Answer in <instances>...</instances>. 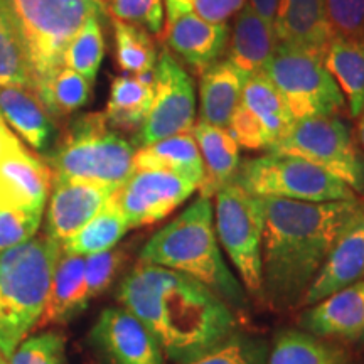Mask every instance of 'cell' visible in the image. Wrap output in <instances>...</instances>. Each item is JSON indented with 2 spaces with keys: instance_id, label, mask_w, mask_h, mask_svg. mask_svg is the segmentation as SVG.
Listing matches in <instances>:
<instances>
[{
  "instance_id": "obj_1",
  "label": "cell",
  "mask_w": 364,
  "mask_h": 364,
  "mask_svg": "<svg viewBox=\"0 0 364 364\" xmlns=\"http://www.w3.org/2000/svg\"><path fill=\"white\" fill-rule=\"evenodd\" d=\"M263 208L262 297L275 311L300 307L344 228L364 203L260 198Z\"/></svg>"
},
{
  "instance_id": "obj_2",
  "label": "cell",
  "mask_w": 364,
  "mask_h": 364,
  "mask_svg": "<svg viewBox=\"0 0 364 364\" xmlns=\"http://www.w3.org/2000/svg\"><path fill=\"white\" fill-rule=\"evenodd\" d=\"M117 300L177 364L216 348L236 329L233 309L206 285L150 263L140 262L122 280Z\"/></svg>"
},
{
  "instance_id": "obj_3",
  "label": "cell",
  "mask_w": 364,
  "mask_h": 364,
  "mask_svg": "<svg viewBox=\"0 0 364 364\" xmlns=\"http://www.w3.org/2000/svg\"><path fill=\"white\" fill-rule=\"evenodd\" d=\"M140 262L191 277L213 290L231 309L247 304L243 285L223 257L213 203L204 196L150 236L140 252Z\"/></svg>"
},
{
  "instance_id": "obj_4",
  "label": "cell",
  "mask_w": 364,
  "mask_h": 364,
  "mask_svg": "<svg viewBox=\"0 0 364 364\" xmlns=\"http://www.w3.org/2000/svg\"><path fill=\"white\" fill-rule=\"evenodd\" d=\"M61 253V245L48 235L0 253V353L6 359L44 312Z\"/></svg>"
},
{
  "instance_id": "obj_5",
  "label": "cell",
  "mask_w": 364,
  "mask_h": 364,
  "mask_svg": "<svg viewBox=\"0 0 364 364\" xmlns=\"http://www.w3.org/2000/svg\"><path fill=\"white\" fill-rule=\"evenodd\" d=\"M24 49L34 91L63 66L68 44L88 17L102 12L100 0H0Z\"/></svg>"
},
{
  "instance_id": "obj_6",
  "label": "cell",
  "mask_w": 364,
  "mask_h": 364,
  "mask_svg": "<svg viewBox=\"0 0 364 364\" xmlns=\"http://www.w3.org/2000/svg\"><path fill=\"white\" fill-rule=\"evenodd\" d=\"M108 127L103 113L78 118L49 162L54 179L120 188L134 172L135 149Z\"/></svg>"
},
{
  "instance_id": "obj_7",
  "label": "cell",
  "mask_w": 364,
  "mask_h": 364,
  "mask_svg": "<svg viewBox=\"0 0 364 364\" xmlns=\"http://www.w3.org/2000/svg\"><path fill=\"white\" fill-rule=\"evenodd\" d=\"M235 184L258 198L294 201H346L358 198L349 186L316 164L287 154L268 152L240 164Z\"/></svg>"
},
{
  "instance_id": "obj_8",
  "label": "cell",
  "mask_w": 364,
  "mask_h": 364,
  "mask_svg": "<svg viewBox=\"0 0 364 364\" xmlns=\"http://www.w3.org/2000/svg\"><path fill=\"white\" fill-rule=\"evenodd\" d=\"M263 73L279 90L294 120L336 117L346 100L321 58L297 48L277 44Z\"/></svg>"
},
{
  "instance_id": "obj_9",
  "label": "cell",
  "mask_w": 364,
  "mask_h": 364,
  "mask_svg": "<svg viewBox=\"0 0 364 364\" xmlns=\"http://www.w3.org/2000/svg\"><path fill=\"white\" fill-rule=\"evenodd\" d=\"M267 152L287 154L316 164L364 196V156L351 132L336 117L294 120L290 129Z\"/></svg>"
},
{
  "instance_id": "obj_10",
  "label": "cell",
  "mask_w": 364,
  "mask_h": 364,
  "mask_svg": "<svg viewBox=\"0 0 364 364\" xmlns=\"http://www.w3.org/2000/svg\"><path fill=\"white\" fill-rule=\"evenodd\" d=\"M215 230L220 247L238 272L241 284L253 295H262L263 208L258 196L230 182L215 194Z\"/></svg>"
},
{
  "instance_id": "obj_11",
  "label": "cell",
  "mask_w": 364,
  "mask_h": 364,
  "mask_svg": "<svg viewBox=\"0 0 364 364\" xmlns=\"http://www.w3.org/2000/svg\"><path fill=\"white\" fill-rule=\"evenodd\" d=\"M156 97L145 122L136 132L139 147L169 136L191 134L196 125L194 83L186 68L164 48L154 70Z\"/></svg>"
},
{
  "instance_id": "obj_12",
  "label": "cell",
  "mask_w": 364,
  "mask_h": 364,
  "mask_svg": "<svg viewBox=\"0 0 364 364\" xmlns=\"http://www.w3.org/2000/svg\"><path fill=\"white\" fill-rule=\"evenodd\" d=\"M292 124L294 118L279 90L260 71L245 83L238 107L226 129L240 147L268 150Z\"/></svg>"
},
{
  "instance_id": "obj_13",
  "label": "cell",
  "mask_w": 364,
  "mask_h": 364,
  "mask_svg": "<svg viewBox=\"0 0 364 364\" xmlns=\"http://www.w3.org/2000/svg\"><path fill=\"white\" fill-rule=\"evenodd\" d=\"M198 182L157 169H136L115 191L130 230L166 220L198 191Z\"/></svg>"
},
{
  "instance_id": "obj_14",
  "label": "cell",
  "mask_w": 364,
  "mask_h": 364,
  "mask_svg": "<svg viewBox=\"0 0 364 364\" xmlns=\"http://www.w3.org/2000/svg\"><path fill=\"white\" fill-rule=\"evenodd\" d=\"M90 341L107 364H166L156 336L125 307H108L100 314Z\"/></svg>"
},
{
  "instance_id": "obj_15",
  "label": "cell",
  "mask_w": 364,
  "mask_h": 364,
  "mask_svg": "<svg viewBox=\"0 0 364 364\" xmlns=\"http://www.w3.org/2000/svg\"><path fill=\"white\" fill-rule=\"evenodd\" d=\"M53 179L51 167L17 140L0 159V208L43 215Z\"/></svg>"
},
{
  "instance_id": "obj_16",
  "label": "cell",
  "mask_w": 364,
  "mask_h": 364,
  "mask_svg": "<svg viewBox=\"0 0 364 364\" xmlns=\"http://www.w3.org/2000/svg\"><path fill=\"white\" fill-rule=\"evenodd\" d=\"M359 280H364V208L336 240L300 307H311Z\"/></svg>"
},
{
  "instance_id": "obj_17",
  "label": "cell",
  "mask_w": 364,
  "mask_h": 364,
  "mask_svg": "<svg viewBox=\"0 0 364 364\" xmlns=\"http://www.w3.org/2000/svg\"><path fill=\"white\" fill-rule=\"evenodd\" d=\"M53 184L46 235L59 245L78 233L115 193V189L91 182L53 179Z\"/></svg>"
},
{
  "instance_id": "obj_18",
  "label": "cell",
  "mask_w": 364,
  "mask_h": 364,
  "mask_svg": "<svg viewBox=\"0 0 364 364\" xmlns=\"http://www.w3.org/2000/svg\"><path fill=\"white\" fill-rule=\"evenodd\" d=\"M167 26V49L181 58L198 75L220 61L230 41L226 22L204 21L198 14L188 12Z\"/></svg>"
},
{
  "instance_id": "obj_19",
  "label": "cell",
  "mask_w": 364,
  "mask_h": 364,
  "mask_svg": "<svg viewBox=\"0 0 364 364\" xmlns=\"http://www.w3.org/2000/svg\"><path fill=\"white\" fill-rule=\"evenodd\" d=\"M277 44L306 51L324 61L332 34L324 0H279L273 22Z\"/></svg>"
},
{
  "instance_id": "obj_20",
  "label": "cell",
  "mask_w": 364,
  "mask_h": 364,
  "mask_svg": "<svg viewBox=\"0 0 364 364\" xmlns=\"http://www.w3.org/2000/svg\"><path fill=\"white\" fill-rule=\"evenodd\" d=\"M300 322L304 329L322 338L364 339V280L314 304Z\"/></svg>"
},
{
  "instance_id": "obj_21",
  "label": "cell",
  "mask_w": 364,
  "mask_h": 364,
  "mask_svg": "<svg viewBox=\"0 0 364 364\" xmlns=\"http://www.w3.org/2000/svg\"><path fill=\"white\" fill-rule=\"evenodd\" d=\"M193 136L201 152L204 167V176L198 191L204 198L211 199L218 191L233 182L241 164L240 145L228 129L206 122L194 125Z\"/></svg>"
},
{
  "instance_id": "obj_22",
  "label": "cell",
  "mask_w": 364,
  "mask_h": 364,
  "mask_svg": "<svg viewBox=\"0 0 364 364\" xmlns=\"http://www.w3.org/2000/svg\"><path fill=\"white\" fill-rule=\"evenodd\" d=\"M88 302L85 284V257L63 252L54 268L48 304L34 329L51 324H65L83 312Z\"/></svg>"
},
{
  "instance_id": "obj_23",
  "label": "cell",
  "mask_w": 364,
  "mask_h": 364,
  "mask_svg": "<svg viewBox=\"0 0 364 364\" xmlns=\"http://www.w3.org/2000/svg\"><path fill=\"white\" fill-rule=\"evenodd\" d=\"M277 48L273 26L257 16L248 6L236 17L231 39L228 41L226 61L247 76L263 71Z\"/></svg>"
},
{
  "instance_id": "obj_24",
  "label": "cell",
  "mask_w": 364,
  "mask_h": 364,
  "mask_svg": "<svg viewBox=\"0 0 364 364\" xmlns=\"http://www.w3.org/2000/svg\"><path fill=\"white\" fill-rule=\"evenodd\" d=\"M250 76L226 59H220L199 75L201 122L226 129L238 107L241 91Z\"/></svg>"
},
{
  "instance_id": "obj_25",
  "label": "cell",
  "mask_w": 364,
  "mask_h": 364,
  "mask_svg": "<svg viewBox=\"0 0 364 364\" xmlns=\"http://www.w3.org/2000/svg\"><path fill=\"white\" fill-rule=\"evenodd\" d=\"M0 115L31 147H48L53 135L51 118L34 90L0 86Z\"/></svg>"
},
{
  "instance_id": "obj_26",
  "label": "cell",
  "mask_w": 364,
  "mask_h": 364,
  "mask_svg": "<svg viewBox=\"0 0 364 364\" xmlns=\"http://www.w3.org/2000/svg\"><path fill=\"white\" fill-rule=\"evenodd\" d=\"M156 97L154 71L147 75H124L112 81L105 118L115 129L139 132Z\"/></svg>"
},
{
  "instance_id": "obj_27",
  "label": "cell",
  "mask_w": 364,
  "mask_h": 364,
  "mask_svg": "<svg viewBox=\"0 0 364 364\" xmlns=\"http://www.w3.org/2000/svg\"><path fill=\"white\" fill-rule=\"evenodd\" d=\"M136 169L174 172L198 184H201L204 176L201 152L191 134L174 135L139 147L134 156V171Z\"/></svg>"
},
{
  "instance_id": "obj_28",
  "label": "cell",
  "mask_w": 364,
  "mask_h": 364,
  "mask_svg": "<svg viewBox=\"0 0 364 364\" xmlns=\"http://www.w3.org/2000/svg\"><path fill=\"white\" fill-rule=\"evenodd\" d=\"M324 66L343 91L351 117L364 108V41L332 38Z\"/></svg>"
},
{
  "instance_id": "obj_29",
  "label": "cell",
  "mask_w": 364,
  "mask_h": 364,
  "mask_svg": "<svg viewBox=\"0 0 364 364\" xmlns=\"http://www.w3.org/2000/svg\"><path fill=\"white\" fill-rule=\"evenodd\" d=\"M129 230V223L113 193L108 203L100 209L98 215L91 218L78 233L61 245L63 252L68 255H80V257L107 252V250L115 248Z\"/></svg>"
},
{
  "instance_id": "obj_30",
  "label": "cell",
  "mask_w": 364,
  "mask_h": 364,
  "mask_svg": "<svg viewBox=\"0 0 364 364\" xmlns=\"http://www.w3.org/2000/svg\"><path fill=\"white\" fill-rule=\"evenodd\" d=\"M41 103L49 115L61 117L80 110L88 103L91 95V81L83 75L61 66L36 91Z\"/></svg>"
},
{
  "instance_id": "obj_31",
  "label": "cell",
  "mask_w": 364,
  "mask_h": 364,
  "mask_svg": "<svg viewBox=\"0 0 364 364\" xmlns=\"http://www.w3.org/2000/svg\"><path fill=\"white\" fill-rule=\"evenodd\" d=\"M113 34H115L117 63L122 71L140 76L156 70L157 51L147 31L113 19Z\"/></svg>"
},
{
  "instance_id": "obj_32",
  "label": "cell",
  "mask_w": 364,
  "mask_h": 364,
  "mask_svg": "<svg viewBox=\"0 0 364 364\" xmlns=\"http://www.w3.org/2000/svg\"><path fill=\"white\" fill-rule=\"evenodd\" d=\"M267 364H343L336 349L299 331H285L268 353Z\"/></svg>"
},
{
  "instance_id": "obj_33",
  "label": "cell",
  "mask_w": 364,
  "mask_h": 364,
  "mask_svg": "<svg viewBox=\"0 0 364 364\" xmlns=\"http://www.w3.org/2000/svg\"><path fill=\"white\" fill-rule=\"evenodd\" d=\"M98 16L100 14H95L88 17L63 56V66L80 73L91 83L97 78L105 56V38Z\"/></svg>"
},
{
  "instance_id": "obj_34",
  "label": "cell",
  "mask_w": 364,
  "mask_h": 364,
  "mask_svg": "<svg viewBox=\"0 0 364 364\" xmlns=\"http://www.w3.org/2000/svg\"><path fill=\"white\" fill-rule=\"evenodd\" d=\"M0 86H22L34 90L26 53L0 4Z\"/></svg>"
},
{
  "instance_id": "obj_35",
  "label": "cell",
  "mask_w": 364,
  "mask_h": 364,
  "mask_svg": "<svg viewBox=\"0 0 364 364\" xmlns=\"http://www.w3.org/2000/svg\"><path fill=\"white\" fill-rule=\"evenodd\" d=\"M268 348L262 339L233 334L201 356L184 364H267Z\"/></svg>"
},
{
  "instance_id": "obj_36",
  "label": "cell",
  "mask_w": 364,
  "mask_h": 364,
  "mask_svg": "<svg viewBox=\"0 0 364 364\" xmlns=\"http://www.w3.org/2000/svg\"><path fill=\"white\" fill-rule=\"evenodd\" d=\"M9 364H68L65 339L56 332H43L22 341Z\"/></svg>"
},
{
  "instance_id": "obj_37",
  "label": "cell",
  "mask_w": 364,
  "mask_h": 364,
  "mask_svg": "<svg viewBox=\"0 0 364 364\" xmlns=\"http://www.w3.org/2000/svg\"><path fill=\"white\" fill-rule=\"evenodd\" d=\"M110 12L113 19L142 27L149 34L162 33V0H110Z\"/></svg>"
},
{
  "instance_id": "obj_38",
  "label": "cell",
  "mask_w": 364,
  "mask_h": 364,
  "mask_svg": "<svg viewBox=\"0 0 364 364\" xmlns=\"http://www.w3.org/2000/svg\"><path fill=\"white\" fill-rule=\"evenodd\" d=\"M334 38L364 41V0H324Z\"/></svg>"
},
{
  "instance_id": "obj_39",
  "label": "cell",
  "mask_w": 364,
  "mask_h": 364,
  "mask_svg": "<svg viewBox=\"0 0 364 364\" xmlns=\"http://www.w3.org/2000/svg\"><path fill=\"white\" fill-rule=\"evenodd\" d=\"M122 263L124 252L117 248L85 257V284L88 300L102 295L112 285Z\"/></svg>"
},
{
  "instance_id": "obj_40",
  "label": "cell",
  "mask_w": 364,
  "mask_h": 364,
  "mask_svg": "<svg viewBox=\"0 0 364 364\" xmlns=\"http://www.w3.org/2000/svg\"><path fill=\"white\" fill-rule=\"evenodd\" d=\"M41 218V213L27 209L0 208V253L34 238Z\"/></svg>"
},
{
  "instance_id": "obj_41",
  "label": "cell",
  "mask_w": 364,
  "mask_h": 364,
  "mask_svg": "<svg viewBox=\"0 0 364 364\" xmlns=\"http://www.w3.org/2000/svg\"><path fill=\"white\" fill-rule=\"evenodd\" d=\"M245 6V0H191L193 12L209 22H226L238 14Z\"/></svg>"
},
{
  "instance_id": "obj_42",
  "label": "cell",
  "mask_w": 364,
  "mask_h": 364,
  "mask_svg": "<svg viewBox=\"0 0 364 364\" xmlns=\"http://www.w3.org/2000/svg\"><path fill=\"white\" fill-rule=\"evenodd\" d=\"M248 7L260 16L263 21L273 26L277 16V9H279V0H248Z\"/></svg>"
},
{
  "instance_id": "obj_43",
  "label": "cell",
  "mask_w": 364,
  "mask_h": 364,
  "mask_svg": "<svg viewBox=\"0 0 364 364\" xmlns=\"http://www.w3.org/2000/svg\"><path fill=\"white\" fill-rule=\"evenodd\" d=\"M164 4H166L167 24L174 22L177 17L184 16V14L193 12V7H191V0H164Z\"/></svg>"
},
{
  "instance_id": "obj_44",
  "label": "cell",
  "mask_w": 364,
  "mask_h": 364,
  "mask_svg": "<svg viewBox=\"0 0 364 364\" xmlns=\"http://www.w3.org/2000/svg\"><path fill=\"white\" fill-rule=\"evenodd\" d=\"M17 136L12 134L11 130H9V127L6 124V120H4L2 115H0V159L6 156V152L9 149L12 147L14 144L17 142Z\"/></svg>"
},
{
  "instance_id": "obj_45",
  "label": "cell",
  "mask_w": 364,
  "mask_h": 364,
  "mask_svg": "<svg viewBox=\"0 0 364 364\" xmlns=\"http://www.w3.org/2000/svg\"><path fill=\"white\" fill-rule=\"evenodd\" d=\"M358 136H359V142H361V147L364 152V108L358 117Z\"/></svg>"
},
{
  "instance_id": "obj_46",
  "label": "cell",
  "mask_w": 364,
  "mask_h": 364,
  "mask_svg": "<svg viewBox=\"0 0 364 364\" xmlns=\"http://www.w3.org/2000/svg\"><path fill=\"white\" fill-rule=\"evenodd\" d=\"M0 364H9V361H7L6 356H4L2 353H0Z\"/></svg>"
},
{
  "instance_id": "obj_47",
  "label": "cell",
  "mask_w": 364,
  "mask_h": 364,
  "mask_svg": "<svg viewBox=\"0 0 364 364\" xmlns=\"http://www.w3.org/2000/svg\"><path fill=\"white\" fill-rule=\"evenodd\" d=\"M100 2H103V0H100Z\"/></svg>"
}]
</instances>
